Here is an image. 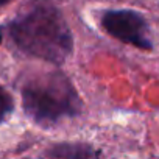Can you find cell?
Returning a JSON list of instances; mask_svg holds the SVG:
<instances>
[{"mask_svg":"<svg viewBox=\"0 0 159 159\" xmlns=\"http://www.w3.org/2000/svg\"><path fill=\"white\" fill-rule=\"evenodd\" d=\"M10 31L19 48L36 58L62 62L72 52V33L61 13L48 5H36L17 16Z\"/></svg>","mask_w":159,"mask_h":159,"instance_id":"obj_1","label":"cell"},{"mask_svg":"<svg viewBox=\"0 0 159 159\" xmlns=\"http://www.w3.org/2000/svg\"><path fill=\"white\" fill-rule=\"evenodd\" d=\"M22 98L28 117L42 126L76 116L81 108L76 91L62 73L34 78L22 89Z\"/></svg>","mask_w":159,"mask_h":159,"instance_id":"obj_2","label":"cell"},{"mask_svg":"<svg viewBox=\"0 0 159 159\" xmlns=\"http://www.w3.org/2000/svg\"><path fill=\"white\" fill-rule=\"evenodd\" d=\"M103 27L111 36L126 44H133L140 48L151 47L147 24L134 11H108L103 16Z\"/></svg>","mask_w":159,"mask_h":159,"instance_id":"obj_3","label":"cell"},{"mask_svg":"<svg viewBox=\"0 0 159 159\" xmlns=\"http://www.w3.org/2000/svg\"><path fill=\"white\" fill-rule=\"evenodd\" d=\"M48 156H67V157H86V156H97V151L91 150L89 147H78V145H58L47 153Z\"/></svg>","mask_w":159,"mask_h":159,"instance_id":"obj_4","label":"cell"},{"mask_svg":"<svg viewBox=\"0 0 159 159\" xmlns=\"http://www.w3.org/2000/svg\"><path fill=\"white\" fill-rule=\"evenodd\" d=\"M13 98L8 92H5L2 88H0V122H3L5 117L13 111Z\"/></svg>","mask_w":159,"mask_h":159,"instance_id":"obj_5","label":"cell"},{"mask_svg":"<svg viewBox=\"0 0 159 159\" xmlns=\"http://www.w3.org/2000/svg\"><path fill=\"white\" fill-rule=\"evenodd\" d=\"M8 2H10V0H0V7L5 5V3H8Z\"/></svg>","mask_w":159,"mask_h":159,"instance_id":"obj_6","label":"cell"},{"mask_svg":"<svg viewBox=\"0 0 159 159\" xmlns=\"http://www.w3.org/2000/svg\"><path fill=\"white\" fill-rule=\"evenodd\" d=\"M0 42H2V33H0Z\"/></svg>","mask_w":159,"mask_h":159,"instance_id":"obj_7","label":"cell"}]
</instances>
